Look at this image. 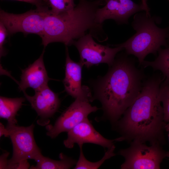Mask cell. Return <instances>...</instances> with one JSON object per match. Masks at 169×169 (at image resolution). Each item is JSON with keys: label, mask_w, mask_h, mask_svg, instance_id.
I'll use <instances>...</instances> for the list:
<instances>
[{"label": "cell", "mask_w": 169, "mask_h": 169, "mask_svg": "<svg viewBox=\"0 0 169 169\" xmlns=\"http://www.w3.org/2000/svg\"><path fill=\"white\" fill-rule=\"evenodd\" d=\"M161 77L154 74L145 80L137 97L114 125L123 141H138L162 145L166 123L159 97Z\"/></svg>", "instance_id": "1"}, {"label": "cell", "mask_w": 169, "mask_h": 169, "mask_svg": "<svg viewBox=\"0 0 169 169\" xmlns=\"http://www.w3.org/2000/svg\"><path fill=\"white\" fill-rule=\"evenodd\" d=\"M125 52L116 55L106 74L95 84L92 101L101 103L104 118L113 126L140 94L145 75Z\"/></svg>", "instance_id": "2"}, {"label": "cell", "mask_w": 169, "mask_h": 169, "mask_svg": "<svg viewBox=\"0 0 169 169\" xmlns=\"http://www.w3.org/2000/svg\"><path fill=\"white\" fill-rule=\"evenodd\" d=\"M105 4L102 0H78L75 7L67 12L55 14L50 9L44 20L42 44L44 47L55 42L70 45L87 31L92 33L101 29L102 25L96 22L95 14L100 6Z\"/></svg>", "instance_id": "3"}, {"label": "cell", "mask_w": 169, "mask_h": 169, "mask_svg": "<svg viewBox=\"0 0 169 169\" xmlns=\"http://www.w3.org/2000/svg\"><path fill=\"white\" fill-rule=\"evenodd\" d=\"M155 19L145 12L136 13L132 23L136 33L125 42L116 45L122 47L128 55L137 57L139 66L148 54L156 55L162 46L167 45L168 27H158Z\"/></svg>", "instance_id": "4"}, {"label": "cell", "mask_w": 169, "mask_h": 169, "mask_svg": "<svg viewBox=\"0 0 169 169\" xmlns=\"http://www.w3.org/2000/svg\"><path fill=\"white\" fill-rule=\"evenodd\" d=\"M127 148L120 150L119 155L125 161L121 169H158L163 160L167 157V151L162 146L153 144L148 146L146 143L138 141L131 142Z\"/></svg>", "instance_id": "5"}, {"label": "cell", "mask_w": 169, "mask_h": 169, "mask_svg": "<svg viewBox=\"0 0 169 169\" xmlns=\"http://www.w3.org/2000/svg\"><path fill=\"white\" fill-rule=\"evenodd\" d=\"M17 123L8 122L6 128L13 149V156L8 161L7 169H11L13 165L29 159L37 162L43 156L34 139V125L24 127Z\"/></svg>", "instance_id": "6"}, {"label": "cell", "mask_w": 169, "mask_h": 169, "mask_svg": "<svg viewBox=\"0 0 169 169\" xmlns=\"http://www.w3.org/2000/svg\"><path fill=\"white\" fill-rule=\"evenodd\" d=\"M49 6L37 8L22 14L10 13L1 9L0 22L7 29L8 34L18 32L24 34H35L41 37L45 18L50 9Z\"/></svg>", "instance_id": "7"}, {"label": "cell", "mask_w": 169, "mask_h": 169, "mask_svg": "<svg viewBox=\"0 0 169 169\" xmlns=\"http://www.w3.org/2000/svg\"><path fill=\"white\" fill-rule=\"evenodd\" d=\"M73 44L79 51V62L87 68L101 63H106L110 66L118 53L124 50L122 47L116 45L115 47L112 48L98 44L93 40L90 33L74 41Z\"/></svg>", "instance_id": "8"}, {"label": "cell", "mask_w": 169, "mask_h": 169, "mask_svg": "<svg viewBox=\"0 0 169 169\" xmlns=\"http://www.w3.org/2000/svg\"><path fill=\"white\" fill-rule=\"evenodd\" d=\"M90 99L77 98L58 118L53 125L47 126V135L51 138H56L60 133L67 132L88 118L91 113L100 108L90 104Z\"/></svg>", "instance_id": "9"}, {"label": "cell", "mask_w": 169, "mask_h": 169, "mask_svg": "<svg viewBox=\"0 0 169 169\" xmlns=\"http://www.w3.org/2000/svg\"><path fill=\"white\" fill-rule=\"evenodd\" d=\"M67 138L64 141L65 146L72 148L75 144L83 146L84 144L92 143L108 149L114 145L115 142L122 141L120 137L109 140L103 136L94 127L88 118L85 119L68 132Z\"/></svg>", "instance_id": "10"}, {"label": "cell", "mask_w": 169, "mask_h": 169, "mask_svg": "<svg viewBox=\"0 0 169 169\" xmlns=\"http://www.w3.org/2000/svg\"><path fill=\"white\" fill-rule=\"evenodd\" d=\"M142 11L141 5L132 0H107L104 6L97 10L95 21L100 25L108 19H113L118 24H127L131 15Z\"/></svg>", "instance_id": "11"}, {"label": "cell", "mask_w": 169, "mask_h": 169, "mask_svg": "<svg viewBox=\"0 0 169 169\" xmlns=\"http://www.w3.org/2000/svg\"><path fill=\"white\" fill-rule=\"evenodd\" d=\"M65 76L63 82L67 93L75 98H89L92 96L89 88L81 85L82 70L83 66L70 58L66 47Z\"/></svg>", "instance_id": "12"}, {"label": "cell", "mask_w": 169, "mask_h": 169, "mask_svg": "<svg viewBox=\"0 0 169 169\" xmlns=\"http://www.w3.org/2000/svg\"><path fill=\"white\" fill-rule=\"evenodd\" d=\"M35 95L30 96L23 92L32 107L36 111L41 120L52 116L58 109L60 100L58 95L53 92L48 85L35 91Z\"/></svg>", "instance_id": "13"}, {"label": "cell", "mask_w": 169, "mask_h": 169, "mask_svg": "<svg viewBox=\"0 0 169 169\" xmlns=\"http://www.w3.org/2000/svg\"><path fill=\"white\" fill-rule=\"evenodd\" d=\"M44 50L33 63L22 70L21 81L19 84L20 90L25 91L28 88L36 90L48 85L50 80L43 60Z\"/></svg>", "instance_id": "14"}, {"label": "cell", "mask_w": 169, "mask_h": 169, "mask_svg": "<svg viewBox=\"0 0 169 169\" xmlns=\"http://www.w3.org/2000/svg\"><path fill=\"white\" fill-rule=\"evenodd\" d=\"M25 100L23 97L12 98L1 96L0 118L7 119L9 123H17L16 115Z\"/></svg>", "instance_id": "15"}, {"label": "cell", "mask_w": 169, "mask_h": 169, "mask_svg": "<svg viewBox=\"0 0 169 169\" xmlns=\"http://www.w3.org/2000/svg\"><path fill=\"white\" fill-rule=\"evenodd\" d=\"M59 160L51 159L43 155L37 162L35 166L30 169H68L75 165L77 161L65 155L62 153L59 155Z\"/></svg>", "instance_id": "16"}, {"label": "cell", "mask_w": 169, "mask_h": 169, "mask_svg": "<svg viewBox=\"0 0 169 169\" xmlns=\"http://www.w3.org/2000/svg\"><path fill=\"white\" fill-rule=\"evenodd\" d=\"M158 53L154 60H144L141 65L143 68L150 67L154 70L160 71L165 78V81L169 83V45L165 49L161 48Z\"/></svg>", "instance_id": "17"}, {"label": "cell", "mask_w": 169, "mask_h": 169, "mask_svg": "<svg viewBox=\"0 0 169 169\" xmlns=\"http://www.w3.org/2000/svg\"><path fill=\"white\" fill-rule=\"evenodd\" d=\"M80 153L79 158L74 169H96L100 167L106 160L115 156L114 153L115 148V145L111 148L108 149L103 157L99 161L92 162L88 160L85 157L82 150V146H79Z\"/></svg>", "instance_id": "18"}, {"label": "cell", "mask_w": 169, "mask_h": 169, "mask_svg": "<svg viewBox=\"0 0 169 169\" xmlns=\"http://www.w3.org/2000/svg\"><path fill=\"white\" fill-rule=\"evenodd\" d=\"M51 11L55 14L68 12L73 9L76 5L74 0H48Z\"/></svg>", "instance_id": "19"}, {"label": "cell", "mask_w": 169, "mask_h": 169, "mask_svg": "<svg viewBox=\"0 0 169 169\" xmlns=\"http://www.w3.org/2000/svg\"><path fill=\"white\" fill-rule=\"evenodd\" d=\"M159 97L162 105L164 120L166 123H169V83L165 81L161 83Z\"/></svg>", "instance_id": "20"}, {"label": "cell", "mask_w": 169, "mask_h": 169, "mask_svg": "<svg viewBox=\"0 0 169 169\" xmlns=\"http://www.w3.org/2000/svg\"><path fill=\"white\" fill-rule=\"evenodd\" d=\"M9 34L8 31L3 24L0 22V58L4 56L6 52L4 48L3 45L6 38Z\"/></svg>", "instance_id": "21"}, {"label": "cell", "mask_w": 169, "mask_h": 169, "mask_svg": "<svg viewBox=\"0 0 169 169\" xmlns=\"http://www.w3.org/2000/svg\"><path fill=\"white\" fill-rule=\"evenodd\" d=\"M25 2L35 5L37 8L49 6L48 0H13Z\"/></svg>", "instance_id": "22"}, {"label": "cell", "mask_w": 169, "mask_h": 169, "mask_svg": "<svg viewBox=\"0 0 169 169\" xmlns=\"http://www.w3.org/2000/svg\"><path fill=\"white\" fill-rule=\"evenodd\" d=\"M9 154V152H5L1 156L0 169H7L8 161L7 158Z\"/></svg>", "instance_id": "23"}, {"label": "cell", "mask_w": 169, "mask_h": 169, "mask_svg": "<svg viewBox=\"0 0 169 169\" xmlns=\"http://www.w3.org/2000/svg\"><path fill=\"white\" fill-rule=\"evenodd\" d=\"M29 166V163L27 160H25L13 165L11 169H28Z\"/></svg>", "instance_id": "24"}, {"label": "cell", "mask_w": 169, "mask_h": 169, "mask_svg": "<svg viewBox=\"0 0 169 169\" xmlns=\"http://www.w3.org/2000/svg\"><path fill=\"white\" fill-rule=\"evenodd\" d=\"M141 4L143 8L144 11L146 14L148 16H151L149 13V9L147 3V0H141Z\"/></svg>", "instance_id": "25"}, {"label": "cell", "mask_w": 169, "mask_h": 169, "mask_svg": "<svg viewBox=\"0 0 169 169\" xmlns=\"http://www.w3.org/2000/svg\"><path fill=\"white\" fill-rule=\"evenodd\" d=\"M0 137L4 135L5 137L8 136V131L6 128H4L3 125L0 123Z\"/></svg>", "instance_id": "26"}, {"label": "cell", "mask_w": 169, "mask_h": 169, "mask_svg": "<svg viewBox=\"0 0 169 169\" xmlns=\"http://www.w3.org/2000/svg\"><path fill=\"white\" fill-rule=\"evenodd\" d=\"M165 130L168 133V136L169 140V123H166L165 126ZM167 157L169 158V151H167Z\"/></svg>", "instance_id": "27"}, {"label": "cell", "mask_w": 169, "mask_h": 169, "mask_svg": "<svg viewBox=\"0 0 169 169\" xmlns=\"http://www.w3.org/2000/svg\"><path fill=\"white\" fill-rule=\"evenodd\" d=\"M168 1H169V0H168ZM168 27L169 31H168V37L167 40L169 41V26Z\"/></svg>", "instance_id": "28"}, {"label": "cell", "mask_w": 169, "mask_h": 169, "mask_svg": "<svg viewBox=\"0 0 169 169\" xmlns=\"http://www.w3.org/2000/svg\"><path fill=\"white\" fill-rule=\"evenodd\" d=\"M105 3H106V2L107 1V0H102Z\"/></svg>", "instance_id": "29"}]
</instances>
